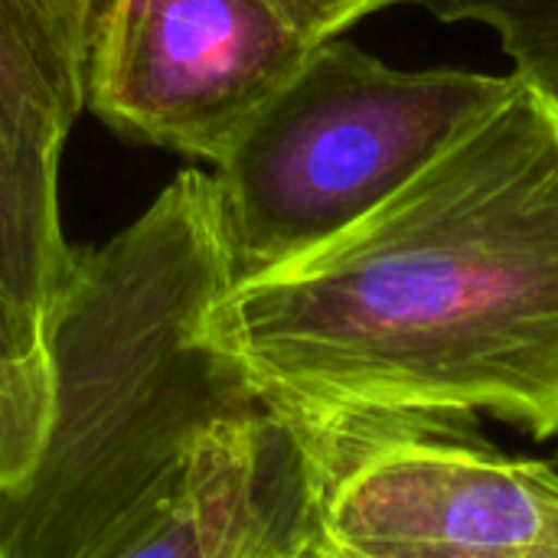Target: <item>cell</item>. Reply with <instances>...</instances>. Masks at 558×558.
Instances as JSON below:
<instances>
[{
  "label": "cell",
  "mask_w": 558,
  "mask_h": 558,
  "mask_svg": "<svg viewBox=\"0 0 558 558\" xmlns=\"http://www.w3.org/2000/svg\"><path fill=\"white\" fill-rule=\"evenodd\" d=\"M311 558H333V556H327V553L320 549V553H314V556H311Z\"/></svg>",
  "instance_id": "15"
},
{
  "label": "cell",
  "mask_w": 558,
  "mask_h": 558,
  "mask_svg": "<svg viewBox=\"0 0 558 558\" xmlns=\"http://www.w3.org/2000/svg\"><path fill=\"white\" fill-rule=\"evenodd\" d=\"M546 468H549V471H553V474L558 477V445H556V451H553V454L546 458Z\"/></svg>",
  "instance_id": "14"
},
{
  "label": "cell",
  "mask_w": 558,
  "mask_h": 558,
  "mask_svg": "<svg viewBox=\"0 0 558 558\" xmlns=\"http://www.w3.org/2000/svg\"><path fill=\"white\" fill-rule=\"evenodd\" d=\"M229 288L203 170L177 173L105 245L75 248L43 320L46 435L26 477L0 494V558H78L209 432L268 405L209 330Z\"/></svg>",
  "instance_id": "2"
},
{
  "label": "cell",
  "mask_w": 558,
  "mask_h": 558,
  "mask_svg": "<svg viewBox=\"0 0 558 558\" xmlns=\"http://www.w3.org/2000/svg\"><path fill=\"white\" fill-rule=\"evenodd\" d=\"M311 49L262 0H101L85 108L128 141L216 163Z\"/></svg>",
  "instance_id": "5"
},
{
  "label": "cell",
  "mask_w": 558,
  "mask_h": 558,
  "mask_svg": "<svg viewBox=\"0 0 558 558\" xmlns=\"http://www.w3.org/2000/svg\"><path fill=\"white\" fill-rule=\"evenodd\" d=\"M314 445L320 549L333 558H530L558 533L546 461L422 428H360Z\"/></svg>",
  "instance_id": "4"
},
{
  "label": "cell",
  "mask_w": 558,
  "mask_h": 558,
  "mask_svg": "<svg viewBox=\"0 0 558 558\" xmlns=\"http://www.w3.org/2000/svg\"><path fill=\"white\" fill-rule=\"evenodd\" d=\"M327 556H330V553H327Z\"/></svg>",
  "instance_id": "17"
},
{
  "label": "cell",
  "mask_w": 558,
  "mask_h": 558,
  "mask_svg": "<svg viewBox=\"0 0 558 558\" xmlns=\"http://www.w3.org/2000/svg\"><path fill=\"white\" fill-rule=\"evenodd\" d=\"M510 88L513 72H405L317 43L213 163L232 284L369 216Z\"/></svg>",
  "instance_id": "3"
},
{
  "label": "cell",
  "mask_w": 558,
  "mask_h": 558,
  "mask_svg": "<svg viewBox=\"0 0 558 558\" xmlns=\"http://www.w3.org/2000/svg\"><path fill=\"white\" fill-rule=\"evenodd\" d=\"M49 418V376H0V494L16 487L33 468Z\"/></svg>",
  "instance_id": "10"
},
{
  "label": "cell",
  "mask_w": 558,
  "mask_h": 558,
  "mask_svg": "<svg viewBox=\"0 0 558 558\" xmlns=\"http://www.w3.org/2000/svg\"><path fill=\"white\" fill-rule=\"evenodd\" d=\"M101 0H0V95L49 144L85 108V62Z\"/></svg>",
  "instance_id": "8"
},
{
  "label": "cell",
  "mask_w": 558,
  "mask_h": 558,
  "mask_svg": "<svg viewBox=\"0 0 558 558\" xmlns=\"http://www.w3.org/2000/svg\"><path fill=\"white\" fill-rule=\"evenodd\" d=\"M209 330L314 438L474 415L558 438V92L513 72L369 216L232 284Z\"/></svg>",
  "instance_id": "1"
},
{
  "label": "cell",
  "mask_w": 558,
  "mask_h": 558,
  "mask_svg": "<svg viewBox=\"0 0 558 558\" xmlns=\"http://www.w3.org/2000/svg\"><path fill=\"white\" fill-rule=\"evenodd\" d=\"M530 558H558V533L543 546V549H536Z\"/></svg>",
  "instance_id": "13"
},
{
  "label": "cell",
  "mask_w": 558,
  "mask_h": 558,
  "mask_svg": "<svg viewBox=\"0 0 558 558\" xmlns=\"http://www.w3.org/2000/svg\"><path fill=\"white\" fill-rule=\"evenodd\" d=\"M324 464L271 405L209 432L183 468L78 558H311Z\"/></svg>",
  "instance_id": "6"
},
{
  "label": "cell",
  "mask_w": 558,
  "mask_h": 558,
  "mask_svg": "<svg viewBox=\"0 0 558 558\" xmlns=\"http://www.w3.org/2000/svg\"><path fill=\"white\" fill-rule=\"evenodd\" d=\"M46 366L43 317L23 307L0 284V376L36 373Z\"/></svg>",
  "instance_id": "12"
},
{
  "label": "cell",
  "mask_w": 558,
  "mask_h": 558,
  "mask_svg": "<svg viewBox=\"0 0 558 558\" xmlns=\"http://www.w3.org/2000/svg\"><path fill=\"white\" fill-rule=\"evenodd\" d=\"M445 23H484L500 36L513 72L558 92V0H422Z\"/></svg>",
  "instance_id": "9"
},
{
  "label": "cell",
  "mask_w": 558,
  "mask_h": 558,
  "mask_svg": "<svg viewBox=\"0 0 558 558\" xmlns=\"http://www.w3.org/2000/svg\"><path fill=\"white\" fill-rule=\"evenodd\" d=\"M415 3H422V0H415Z\"/></svg>",
  "instance_id": "16"
},
{
  "label": "cell",
  "mask_w": 558,
  "mask_h": 558,
  "mask_svg": "<svg viewBox=\"0 0 558 558\" xmlns=\"http://www.w3.org/2000/svg\"><path fill=\"white\" fill-rule=\"evenodd\" d=\"M59 154L0 95V284L43 320L75 268L59 216Z\"/></svg>",
  "instance_id": "7"
},
{
  "label": "cell",
  "mask_w": 558,
  "mask_h": 558,
  "mask_svg": "<svg viewBox=\"0 0 558 558\" xmlns=\"http://www.w3.org/2000/svg\"><path fill=\"white\" fill-rule=\"evenodd\" d=\"M268 10H275L294 33H301L307 43H327L337 39L343 29L356 26L360 20L415 0H262Z\"/></svg>",
  "instance_id": "11"
}]
</instances>
